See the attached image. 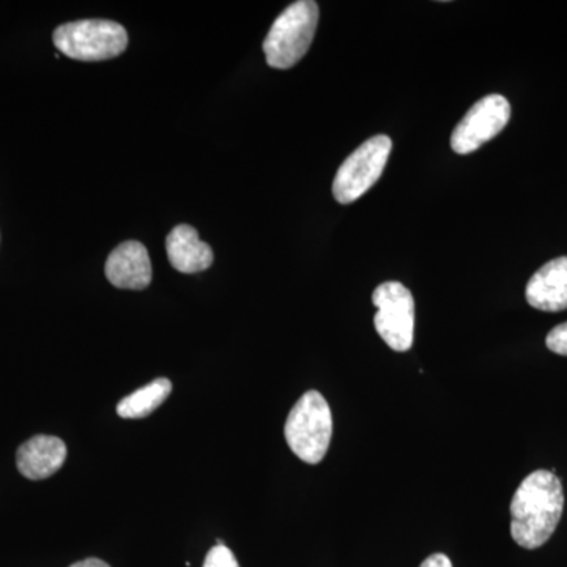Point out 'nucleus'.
Wrapping results in <instances>:
<instances>
[{
	"mask_svg": "<svg viewBox=\"0 0 567 567\" xmlns=\"http://www.w3.org/2000/svg\"><path fill=\"white\" fill-rule=\"evenodd\" d=\"M173 393V383L169 379H156L133 394L123 398L117 405V415L125 420H141L152 415L159 405L164 404Z\"/></svg>",
	"mask_w": 567,
	"mask_h": 567,
	"instance_id": "f8f14e48",
	"label": "nucleus"
},
{
	"mask_svg": "<svg viewBox=\"0 0 567 567\" xmlns=\"http://www.w3.org/2000/svg\"><path fill=\"white\" fill-rule=\"evenodd\" d=\"M527 301L537 311L567 309V257H558L540 267L527 284Z\"/></svg>",
	"mask_w": 567,
	"mask_h": 567,
	"instance_id": "9d476101",
	"label": "nucleus"
},
{
	"mask_svg": "<svg viewBox=\"0 0 567 567\" xmlns=\"http://www.w3.org/2000/svg\"><path fill=\"white\" fill-rule=\"evenodd\" d=\"M511 118V104L498 93L484 96L473 104L451 136V148L458 155H470L494 140Z\"/></svg>",
	"mask_w": 567,
	"mask_h": 567,
	"instance_id": "0eeeda50",
	"label": "nucleus"
},
{
	"mask_svg": "<svg viewBox=\"0 0 567 567\" xmlns=\"http://www.w3.org/2000/svg\"><path fill=\"white\" fill-rule=\"evenodd\" d=\"M70 567H111L107 563H104L103 559L99 558H87L82 559V561L74 563Z\"/></svg>",
	"mask_w": 567,
	"mask_h": 567,
	"instance_id": "dca6fc26",
	"label": "nucleus"
},
{
	"mask_svg": "<svg viewBox=\"0 0 567 567\" xmlns=\"http://www.w3.org/2000/svg\"><path fill=\"white\" fill-rule=\"evenodd\" d=\"M319 24V6L298 0L276 18L264 41L265 58L276 70H289L305 58Z\"/></svg>",
	"mask_w": 567,
	"mask_h": 567,
	"instance_id": "7ed1b4c3",
	"label": "nucleus"
},
{
	"mask_svg": "<svg viewBox=\"0 0 567 567\" xmlns=\"http://www.w3.org/2000/svg\"><path fill=\"white\" fill-rule=\"evenodd\" d=\"M166 251L175 270L186 275L207 270L215 260L210 246L188 224H181L167 235Z\"/></svg>",
	"mask_w": 567,
	"mask_h": 567,
	"instance_id": "9b49d317",
	"label": "nucleus"
},
{
	"mask_svg": "<svg viewBox=\"0 0 567 567\" xmlns=\"http://www.w3.org/2000/svg\"><path fill=\"white\" fill-rule=\"evenodd\" d=\"M565 492L555 473L537 470L525 477L511 502V536L535 550L550 539L561 520Z\"/></svg>",
	"mask_w": 567,
	"mask_h": 567,
	"instance_id": "f257e3e1",
	"label": "nucleus"
},
{
	"mask_svg": "<svg viewBox=\"0 0 567 567\" xmlns=\"http://www.w3.org/2000/svg\"><path fill=\"white\" fill-rule=\"evenodd\" d=\"M107 281L117 289L144 290L152 282V262L147 248L140 241H125L106 260Z\"/></svg>",
	"mask_w": 567,
	"mask_h": 567,
	"instance_id": "6e6552de",
	"label": "nucleus"
},
{
	"mask_svg": "<svg viewBox=\"0 0 567 567\" xmlns=\"http://www.w3.org/2000/svg\"><path fill=\"white\" fill-rule=\"evenodd\" d=\"M66 445L58 436L35 435L20 446L17 465L22 476L32 481L47 480L65 464Z\"/></svg>",
	"mask_w": 567,
	"mask_h": 567,
	"instance_id": "1a4fd4ad",
	"label": "nucleus"
},
{
	"mask_svg": "<svg viewBox=\"0 0 567 567\" xmlns=\"http://www.w3.org/2000/svg\"><path fill=\"white\" fill-rule=\"evenodd\" d=\"M420 567H453V563L445 554H434L425 558Z\"/></svg>",
	"mask_w": 567,
	"mask_h": 567,
	"instance_id": "2eb2a0df",
	"label": "nucleus"
},
{
	"mask_svg": "<svg viewBox=\"0 0 567 567\" xmlns=\"http://www.w3.org/2000/svg\"><path fill=\"white\" fill-rule=\"evenodd\" d=\"M546 344L550 352L567 357V322L558 324L547 334Z\"/></svg>",
	"mask_w": 567,
	"mask_h": 567,
	"instance_id": "4468645a",
	"label": "nucleus"
},
{
	"mask_svg": "<svg viewBox=\"0 0 567 567\" xmlns=\"http://www.w3.org/2000/svg\"><path fill=\"white\" fill-rule=\"evenodd\" d=\"M52 40L63 55L81 62L110 61L128 48L125 28L107 20L66 22L55 29Z\"/></svg>",
	"mask_w": 567,
	"mask_h": 567,
	"instance_id": "20e7f679",
	"label": "nucleus"
},
{
	"mask_svg": "<svg viewBox=\"0 0 567 567\" xmlns=\"http://www.w3.org/2000/svg\"><path fill=\"white\" fill-rule=\"evenodd\" d=\"M284 435L295 456L306 464L317 465L323 461L333 435V416L319 391H308L298 399L287 416Z\"/></svg>",
	"mask_w": 567,
	"mask_h": 567,
	"instance_id": "f03ea898",
	"label": "nucleus"
},
{
	"mask_svg": "<svg viewBox=\"0 0 567 567\" xmlns=\"http://www.w3.org/2000/svg\"><path fill=\"white\" fill-rule=\"evenodd\" d=\"M204 567H240L237 558L230 548L226 546H215L207 554Z\"/></svg>",
	"mask_w": 567,
	"mask_h": 567,
	"instance_id": "ddd939ff",
	"label": "nucleus"
},
{
	"mask_svg": "<svg viewBox=\"0 0 567 567\" xmlns=\"http://www.w3.org/2000/svg\"><path fill=\"white\" fill-rule=\"evenodd\" d=\"M393 151V142L385 134L363 142L341 164L333 182V196L339 204H352L364 196L382 177Z\"/></svg>",
	"mask_w": 567,
	"mask_h": 567,
	"instance_id": "39448f33",
	"label": "nucleus"
},
{
	"mask_svg": "<svg viewBox=\"0 0 567 567\" xmlns=\"http://www.w3.org/2000/svg\"><path fill=\"white\" fill-rule=\"evenodd\" d=\"M375 330L394 352H409L415 339V300L398 281L380 284L372 293Z\"/></svg>",
	"mask_w": 567,
	"mask_h": 567,
	"instance_id": "423d86ee",
	"label": "nucleus"
}]
</instances>
